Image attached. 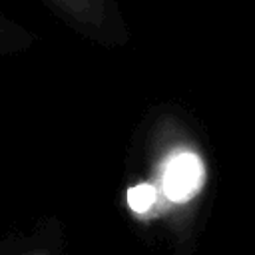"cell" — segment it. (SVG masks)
Instances as JSON below:
<instances>
[{"instance_id":"obj_2","label":"cell","mask_w":255,"mask_h":255,"mask_svg":"<svg viewBox=\"0 0 255 255\" xmlns=\"http://www.w3.org/2000/svg\"><path fill=\"white\" fill-rule=\"evenodd\" d=\"M128 203L133 211L145 213L155 203V187L149 183H139L128 191Z\"/></svg>"},{"instance_id":"obj_1","label":"cell","mask_w":255,"mask_h":255,"mask_svg":"<svg viewBox=\"0 0 255 255\" xmlns=\"http://www.w3.org/2000/svg\"><path fill=\"white\" fill-rule=\"evenodd\" d=\"M203 177L205 171L201 159L193 153H179L165 167L163 187L169 199L183 203L189 201L201 189Z\"/></svg>"}]
</instances>
